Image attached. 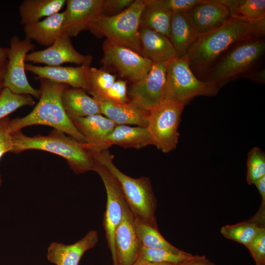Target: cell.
<instances>
[{
    "mask_svg": "<svg viewBox=\"0 0 265 265\" xmlns=\"http://www.w3.org/2000/svg\"><path fill=\"white\" fill-rule=\"evenodd\" d=\"M97 101H108L114 103L124 104L130 102L127 91V81L116 80L98 100Z\"/></svg>",
    "mask_w": 265,
    "mask_h": 265,
    "instance_id": "obj_35",
    "label": "cell"
},
{
    "mask_svg": "<svg viewBox=\"0 0 265 265\" xmlns=\"http://www.w3.org/2000/svg\"><path fill=\"white\" fill-rule=\"evenodd\" d=\"M265 53V37L239 42L218 58L202 80L213 83L220 89L260 67Z\"/></svg>",
    "mask_w": 265,
    "mask_h": 265,
    "instance_id": "obj_5",
    "label": "cell"
},
{
    "mask_svg": "<svg viewBox=\"0 0 265 265\" xmlns=\"http://www.w3.org/2000/svg\"><path fill=\"white\" fill-rule=\"evenodd\" d=\"M94 160V171L101 178L106 193L107 200L103 221L106 238L112 254L113 265H117L114 234L122 219V201L124 197L121 186L115 177L104 165Z\"/></svg>",
    "mask_w": 265,
    "mask_h": 265,
    "instance_id": "obj_11",
    "label": "cell"
},
{
    "mask_svg": "<svg viewBox=\"0 0 265 265\" xmlns=\"http://www.w3.org/2000/svg\"><path fill=\"white\" fill-rule=\"evenodd\" d=\"M79 132L92 147H99L116 125L102 114L71 119Z\"/></svg>",
    "mask_w": 265,
    "mask_h": 265,
    "instance_id": "obj_23",
    "label": "cell"
},
{
    "mask_svg": "<svg viewBox=\"0 0 265 265\" xmlns=\"http://www.w3.org/2000/svg\"><path fill=\"white\" fill-rule=\"evenodd\" d=\"M98 240V232L91 230L80 240L71 244L53 242L48 248L47 259L55 265H79L84 253L93 248Z\"/></svg>",
    "mask_w": 265,
    "mask_h": 265,
    "instance_id": "obj_18",
    "label": "cell"
},
{
    "mask_svg": "<svg viewBox=\"0 0 265 265\" xmlns=\"http://www.w3.org/2000/svg\"><path fill=\"white\" fill-rule=\"evenodd\" d=\"M265 35V19L249 21L231 17L219 27L199 35L186 57L193 73L202 80L218 58L233 45Z\"/></svg>",
    "mask_w": 265,
    "mask_h": 265,
    "instance_id": "obj_1",
    "label": "cell"
},
{
    "mask_svg": "<svg viewBox=\"0 0 265 265\" xmlns=\"http://www.w3.org/2000/svg\"><path fill=\"white\" fill-rule=\"evenodd\" d=\"M198 36L186 12L172 14L169 40L176 52V57L186 56Z\"/></svg>",
    "mask_w": 265,
    "mask_h": 265,
    "instance_id": "obj_22",
    "label": "cell"
},
{
    "mask_svg": "<svg viewBox=\"0 0 265 265\" xmlns=\"http://www.w3.org/2000/svg\"><path fill=\"white\" fill-rule=\"evenodd\" d=\"M133 0H103L101 15L106 16L116 15L127 9Z\"/></svg>",
    "mask_w": 265,
    "mask_h": 265,
    "instance_id": "obj_38",
    "label": "cell"
},
{
    "mask_svg": "<svg viewBox=\"0 0 265 265\" xmlns=\"http://www.w3.org/2000/svg\"><path fill=\"white\" fill-rule=\"evenodd\" d=\"M102 63L117 71L122 77L135 83L144 78L153 62L136 52L107 39L103 43Z\"/></svg>",
    "mask_w": 265,
    "mask_h": 265,
    "instance_id": "obj_9",
    "label": "cell"
},
{
    "mask_svg": "<svg viewBox=\"0 0 265 265\" xmlns=\"http://www.w3.org/2000/svg\"><path fill=\"white\" fill-rule=\"evenodd\" d=\"M141 54L153 62L166 64L176 56V52L166 36L146 28H139Z\"/></svg>",
    "mask_w": 265,
    "mask_h": 265,
    "instance_id": "obj_19",
    "label": "cell"
},
{
    "mask_svg": "<svg viewBox=\"0 0 265 265\" xmlns=\"http://www.w3.org/2000/svg\"><path fill=\"white\" fill-rule=\"evenodd\" d=\"M25 61L34 63H43L46 66H60L72 63L79 66L91 63L92 56L83 55L73 46L70 38L62 34L47 48L27 53Z\"/></svg>",
    "mask_w": 265,
    "mask_h": 265,
    "instance_id": "obj_14",
    "label": "cell"
},
{
    "mask_svg": "<svg viewBox=\"0 0 265 265\" xmlns=\"http://www.w3.org/2000/svg\"><path fill=\"white\" fill-rule=\"evenodd\" d=\"M34 48L35 45L27 38L21 40L16 35L11 37L3 87L15 94L30 95L39 99V90L31 86L26 74V56Z\"/></svg>",
    "mask_w": 265,
    "mask_h": 265,
    "instance_id": "obj_10",
    "label": "cell"
},
{
    "mask_svg": "<svg viewBox=\"0 0 265 265\" xmlns=\"http://www.w3.org/2000/svg\"><path fill=\"white\" fill-rule=\"evenodd\" d=\"M160 3L172 14L187 12L204 0H159Z\"/></svg>",
    "mask_w": 265,
    "mask_h": 265,
    "instance_id": "obj_39",
    "label": "cell"
},
{
    "mask_svg": "<svg viewBox=\"0 0 265 265\" xmlns=\"http://www.w3.org/2000/svg\"><path fill=\"white\" fill-rule=\"evenodd\" d=\"M254 185L256 186L259 194L261 196V204L265 205V176L257 181Z\"/></svg>",
    "mask_w": 265,
    "mask_h": 265,
    "instance_id": "obj_42",
    "label": "cell"
},
{
    "mask_svg": "<svg viewBox=\"0 0 265 265\" xmlns=\"http://www.w3.org/2000/svg\"><path fill=\"white\" fill-rule=\"evenodd\" d=\"M38 80L40 83L39 102L27 115L9 120L11 132L14 133L32 125H46L61 131L80 142L87 143L85 138L77 129L67 115L62 105V92L69 86L46 79Z\"/></svg>",
    "mask_w": 265,
    "mask_h": 265,
    "instance_id": "obj_2",
    "label": "cell"
},
{
    "mask_svg": "<svg viewBox=\"0 0 265 265\" xmlns=\"http://www.w3.org/2000/svg\"><path fill=\"white\" fill-rule=\"evenodd\" d=\"M116 81V76L102 68L90 67L88 71L89 93L96 100Z\"/></svg>",
    "mask_w": 265,
    "mask_h": 265,
    "instance_id": "obj_31",
    "label": "cell"
},
{
    "mask_svg": "<svg viewBox=\"0 0 265 265\" xmlns=\"http://www.w3.org/2000/svg\"><path fill=\"white\" fill-rule=\"evenodd\" d=\"M34 104L31 95L15 94L4 88L0 95V120L21 107Z\"/></svg>",
    "mask_w": 265,
    "mask_h": 265,
    "instance_id": "obj_33",
    "label": "cell"
},
{
    "mask_svg": "<svg viewBox=\"0 0 265 265\" xmlns=\"http://www.w3.org/2000/svg\"><path fill=\"white\" fill-rule=\"evenodd\" d=\"M8 48L0 47V65L7 60Z\"/></svg>",
    "mask_w": 265,
    "mask_h": 265,
    "instance_id": "obj_45",
    "label": "cell"
},
{
    "mask_svg": "<svg viewBox=\"0 0 265 265\" xmlns=\"http://www.w3.org/2000/svg\"><path fill=\"white\" fill-rule=\"evenodd\" d=\"M64 12H58L43 20L24 26L27 38L45 46H51L62 34Z\"/></svg>",
    "mask_w": 265,
    "mask_h": 265,
    "instance_id": "obj_24",
    "label": "cell"
},
{
    "mask_svg": "<svg viewBox=\"0 0 265 265\" xmlns=\"http://www.w3.org/2000/svg\"><path fill=\"white\" fill-rule=\"evenodd\" d=\"M9 119L6 117L0 120V159L2 156L13 149L12 132L9 126ZM2 184L0 174V186Z\"/></svg>",
    "mask_w": 265,
    "mask_h": 265,
    "instance_id": "obj_37",
    "label": "cell"
},
{
    "mask_svg": "<svg viewBox=\"0 0 265 265\" xmlns=\"http://www.w3.org/2000/svg\"><path fill=\"white\" fill-rule=\"evenodd\" d=\"M166 64L153 62L147 74L132 83L128 93L130 102L150 111L164 99Z\"/></svg>",
    "mask_w": 265,
    "mask_h": 265,
    "instance_id": "obj_12",
    "label": "cell"
},
{
    "mask_svg": "<svg viewBox=\"0 0 265 265\" xmlns=\"http://www.w3.org/2000/svg\"><path fill=\"white\" fill-rule=\"evenodd\" d=\"M179 264H180L153 263L144 260L137 259L133 265H179Z\"/></svg>",
    "mask_w": 265,
    "mask_h": 265,
    "instance_id": "obj_44",
    "label": "cell"
},
{
    "mask_svg": "<svg viewBox=\"0 0 265 265\" xmlns=\"http://www.w3.org/2000/svg\"><path fill=\"white\" fill-rule=\"evenodd\" d=\"M184 107L164 99L149 111L146 128L152 145L163 153H168L177 147L179 137L178 130Z\"/></svg>",
    "mask_w": 265,
    "mask_h": 265,
    "instance_id": "obj_8",
    "label": "cell"
},
{
    "mask_svg": "<svg viewBox=\"0 0 265 265\" xmlns=\"http://www.w3.org/2000/svg\"><path fill=\"white\" fill-rule=\"evenodd\" d=\"M265 227L249 220L221 227L220 233L225 238L238 242L247 247L260 230Z\"/></svg>",
    "mask_w": 265,
    "mask_h": 265,
    "instance_id": "obj_30",
    "label": "cell"
},
{
    "mask_svg": "<svg viewBox=\"0 0 265 265\" xmlns=\"http://www.w3.org/2000/svg\"><path fill=\"white\" fill-rule=\"evenodd\" d=\"M101 113L116 125H133L146 128L149 111L132 102L118 104L108 101H98Z\"/></svg>",
    "mask_w": 265,
    "mask_h": 265,
    "instance_id": "obj_20",
    "label": "cell"
},
{
    "mask_svg": "<svg viewBox=\"0 0 265 265\" xmlns=\"http://www.w3.org/2000/svg\"><path fill=\"white\" fill-rule=\"evenodd\" d=\"M243 78H245L256 82L265 84V69L260 66L251 71L245 75Z\"/></svg>",
    "mask_w": 265,
    "mask_h": 265,
    "instance_id": "obj_40",
    "label": "cell"
},
{
    "mask_svg": "<svg viewBox=\"0 0 265 265\" xmlns=\"http://www.w3.org/2000/svg\"><path fill=\"white\" fill-rule=\"evenodd\" d=\"M122 217L114 234L117 265H133L138 259L141 244L137 236L134 216L125 198L122 201Z\"/></svg>",
    "mask_w": 265,
    "mask_h": 265,
    "instance_id": "obj_13",
    "label": "cell"
},
{
    "mask_svg": "<svg viewBox=\"0 0 265 265\" xmlns=\"http://www.w3.org/2000/svg\"><path fill=\"white\" fill-rule=\"evenodd\" d=\"M7 65V60L0 65V95L4 88V78Z\"/></svg>",
    "mask_w": 265,
    "mask_h": 265,
    "instance_id": "obj_43",
    "label": "cell"
},
{
    "mask_svg": "<svg viewBox=\"0 0 265 265\" xmlns=\"http://www.w3.org/2000/svg\"><path fill=\"white\" fill-rule=\"evenodd\" d=\"M13 149L18 154L27 150H39L55 154L66 160L76 174L94 171L95 160L87 144L80 142L65 133L54 129L48 135L32 137L21 131L12 133Z\"/></svg>",
    "mask_w": 265,
    "mask_h": 265,
    "instance_id": "obj_3",
    "label": "cell"
},
{
    "mask_svg": "<svg viewBox=\"0 0 265 265\" xmlns=\"http://www.w3.org/2000/svg\"><path fill=\"white\" fill-rule=\"evenodd\" d=\"M256 265H265V228H262L246 247Z\"/></svg>",
    "mask_w": 265,
    "mask_h": 265,
    "instance_id": "obj_36",
    "label": "cell"
},
{
    "mask_svg": "<svg viewBox=\"0 0 265 265\" xmlns=\"http://www.w3.org/2000/svg\"><path fill=\"white\" fill-rule=\"evenodd\" d=\"M265 176V154L257 147L250 150L247 154L246 181L248 184L254 185Z\"/></svg>",
    "mask_w": 265,
    "mask_h": 265,
    "instance_id": "obj_34",
    "label": "cell"
},
{
    "mask_svg": "<svg viewBox=\"0 0 265 265\" xmlns=\"http://www.w3.org/2000/svg\"><path fill=\"white\" fill-rule=\"evenodd\" d=\"M230 16L249 21L265 19V0H221Z\"/></svg>",
    "mask_w": 265,
    "mask_h": 265,
    "instance_id": "obj_29",
    "label": "cell"
},
{
    "mask_svg": "<svg viewBox=\"0 0 265 265\" xmlns=\"http://www.w3.org/2000/svg\"><path fill=\"white\" fill-rule=\"evenodd\" d=\"M145 6V0H134L131 5L118 14L112 16L101 14L90 24L88 30L98 38L105 36L106 39L141 54L139 30Z\"/></svg>",
    "mask_w": 265,
    "mask_h": 265,
    "instance_id": "obj_6",
    "label": "cell"
},
{
    "mask_svg": "<svg viewBox=\"0 0 265 265\" xmlns=\"http://www.w3.org/2000/svg\"><path fill=\"white\" fill-rule=\"evenodd\" d=\"M219 90L215 84L198 79L186 56H176L166 64L164 99L185 106L197 96H215Z\"/></svg>",
    "mask_w": 265,
    "mask_h": 265,
    "instance_id": "obj_7",
    "label": "cell"
},
{
    "mask_svg": "<svg viewBox=\"0 0 265 265\" xmlns=\"http://www.w3.org/2000/svg\"><path fill=\"white\" fill-rule=\"evenodd\" d=\"M194 255L188 253L178 254L161 249L142 246L138 259L158 263L180 264L192 258Z\"/></svg>",
    "mask_w": 265,
    "mask_h": 265,
    "instance_id": "obj_32",
    "label": "cell"
},
{
    "mask_svg": "<svg viewBox=\"0 0 265 265\" xmlns=\"http://www.w3.org/2000/svg\"><path fill=\"white\" fill-rule=\"evenodd\" d=\"M134 222L136 233L142 246L164 249L178 254L186 253L167 241L159 231L157 226L134 217Z\"/></svg>",
    "mask_w": 265,
    "mask_h": 265,
    "instance_id": "obj_28",
    "label": "cell"
},
{
    "mask_svg": "<svg viewBox=\"0 0 265 265\" xmlns=\"http://www.w3.org/2000/svg\"><path fill=\"white\" fill-rule=\"evenodd\" d=\"M65 0H25L19 6L21 23L25 26L59 12Z\"/></svg>",
    "mask_w": 265,
    "mask_h": 265,
    "instance_id": "obj_27",
    "label": "cell"
},
{
    "mask_svg": "<svg viewBox=\"0 0 265 265\" xmlns=\"http://www.w3.org/2000/svg\"><path fill=\"white\" fill-rule=\"evenodd\" d=\"M103 0H67L62 34L71 38L88 30L101 14Z\"/></svg>",
    "mask_w": 265,
    "mask_h": 265,
    "instance_id": "obj_15",
    "label": "cell"
},
{
    "mask_svg": "<svg viewBox=\"0 0 265 265\" xmlns=\"http://www.w3.org/2000/svg\"><path fill=\"white\" fill-rule=\"evenodd\" d=\"M179 265H216L204 255H194V256Z\"/></svg>",
    "mask_w": 265,
    "mask_h": 265,
    "instance_id": "obj_41",
    "label": "cell"
},
{
    "mask_svg": "<svg viewBox=\"0 0 265 265\" xmlns=\"http://www.w3.org/2000/svg\"><path fill=\"white\" fill-rule=\"evenodd\" d=\"M151 144L152 142L146 128L116 125L102 144L95 148L108 149L111 145H117L124 148L139 149Z\"/></svg>",
    "mask_w": 265,
    "mask_h": 265,
    "instance_id": "obj_21",
    "label": "cell"
},
{
    "mask_svg": "<svg viewBox=\"0 0 265 265\" xmlns=\"http://www.w3.org/2000/svg\"><path fill=\"white\" fill-rule=\"evenodd\" d=\"M139 28H146L162 34L169 39L172 13L159 0H145Z\"/></svg>",
    "mask_w": 265,
    "mask_h": 265,
    "instance_id": "obj_26",
    "label": "cell"
},
{
    "mask_svg": "<svg viewBox=\"0 0 265 265\" xmlns=\"http://www.w3.org/2000/svg\"><path fill=\"white\" fill-rule=\"evenodd\" d=\"M88 148L93 159L104 165L118 181L125 201L135 218L157 226L155 213L157 201L148 178H134L121 172L113 163L108 149Z\"/></svg>",
    "mask_w": 265,
    "mask_h": 265,
    "instance_id": "obj_4",
    "label": "cell"
},
{
    "mask_svg": "<svg viewBox=\"0 0 265 265\" xmlns=\"http://www.w3.org/2000/svg\"><path fill=\"white\" fill-rule=\"evenodd\" d=\"M90 65L91 63H87L77 67L41 66L27 63L25 67L26 71L37 76V80L46 79L87 92L89 88L88 71Z\"/></svg>",
    "mask_w": 265,
    "mask_h": 265,
    "instance_id": "obj_16",
    "label": "cell"
},
{
    "mask_svg": "<svg viewBox=\"0 0 265 265\" xmlns=\"http://www.w3.org/2000/svg\"><path fill=\"white\" fill-rule=\"evenodd\" d=\"M186 13L198 36L219 27L231 17L221 0H204Z\"/></svg>",
    "mask_w": 265,
    "mask_h": 265,
    "instance_id": "obj_17",
    "label": "cell"
},
{
    "mask_svg": "<svg viewBox=\"0 0 265 265\" xmlns=\"http://www.w3.org/2000/svg\"><path fill=\"white\" fill-rule=\"evenodd\" d=\"M61 100L64 109L70 119L102 114L98 102L82 89L68 86L62 92Z\"/></svg>",
    "mask_w": 265,
    "mask_h": 265,
    "instance_id": "obj_25",
    "label": "cell"
}]
</instances>
